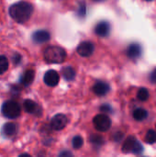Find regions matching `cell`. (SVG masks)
<instances>
[{"label": "cell", "instance_id": "obj_1", "mask_svg": "<svg viewBox=\"0 0 156 157\" xmlns=\"http://www.w3.org/2000/svg\"><path fill=\"white\" fill-rule=\"evenodd\" d=\"M33 13V6L25 1L17 2L9 8L10 17L18 23H24L29 19Z\"/></svg>", "mask_w": 156, "mask_h": 157}, {"label": "cell", "instance_id": "obj_2", "mask_svg": "<svg viewBox=\"0 0 156 157\" xmlns=\"http://www.w3.org/2000/svg\"><path fill=\"white\" fill-rule=\"evenodd\" d=\"M43 55L49 63H62L66 58V52L59 46H49L45 49Z\"/></svg>", "mask_w": 156, "mask_h": 157}, {"label": "cell", "instance_id": "obj_3", "mask_svg": "<svg viewBox=\"0 0 156 157\" xmlns=\"http://www.w3.org/2000/svg\"><path fill=\"white\" fill-rule=\"evenodd\" d=\"M1 112L4 117L13 120V119L19 117L21 109H20V106L18 103L13 100H7L2 105Z\"/></svg>", "mask_w": 156, "mask_h": 157}, {"label": "cell", "instance_id": "obj_4", "mask_svg": "<svg viewBox=\"0 0 156 157\" xmlns=\"http://www.w3.org/2000/svg\"><path fill=\"white\" fill-rule=\"evenodd\" d=\"M93 123H94L95 128L98 132H101L108 131L109 128L111 127V121L109 117L105 114L97 115L93 120Z\"/></svg>", "mask_w": 156, "mask_h": 157}, {"label": "cell", "instance_id": "obj_5", "mask_svg": "<svg viewBox=\"0 0 156 157\" xmlns=\"http://www.w3.org/2000/svg\"><path fill=\"white\" fill-rule=\"evenodd\" d=\"M67 117L63 114H56L51 121V127L55 131H61L67 125Z\"/></svg>", "mask_w": 156, "mask_h": 157}, {"label": "cell", "instance_id": "obj_6", "mask_svg": "<svg viewBox=\"0 0 156 157\" xmlns=\"http://www.w3.org/2000/svg\"><path fill=\"white\" fill-rule=\"evenodd\" d=\"M76 51L80 56L89 57L95 51V45L90 41H83L77 46Z\"/></svg>", "mask_w": 156, "mask_h": 157}, {"label": "cell", "instance_id": "obj_7", "mask_svg": "<svg viewBox=\"0 0 156 157\" xmlns=\"http://www.w3.org/2000/svg\"><path fill=\"white\" fill-rule=\"evenodd\" d=\"M44 83L49 86H56L60 81V75L59 74L54 70H49L45 73L43 77Z\"/></svg>", "mask_w": 156, "mask_h": 157}, {"label": "cell", "instance_id": "obj_8", "mask_svg": "<svg viewBox=\"0 0 156 157\" xmlns=\"http://www.w3.org/2000/svg\"><path fill=\"white\" fill-rule=\"evenodd\" d=\"M109 90H110V86L104 81H97L93 86L94 93L98 97L107 95L109 92Z\"/></svg>", "mask_w": 156, "mask_h": 157}, {"label": "cell", "instance_id": "obj_9", "mask_svg": "<svg viewBox=\"0 0 156 157\" xmlns=\"http://www.w3.org/2000/svg\"><path fill=\"white\" fill-rule=\"evenodd\" d=\"M95 32L99 37H107L110 33V24L107 21H101L97 23L95 28Z\"/></svg>", "mask_w": 156, "mask_h": 157}, {"label": "cell", "instance_id": "obj_10", "mask_svg": "<svg viewBox=\"0 0 156 157\" xmlns=\"http://www.w3.org/2000/svg\"><path fill=\"white\" fill-rule=\"evenodd\" d=\"M126 54L130 59H132V60L138 59L142 54L141 45L138 43H132V44L129 45V47L127 48V51H126Z\"/></svg>", "mask_w": 156, "mask_h": 157}, {"label": "cell", "instance_id": "obj_11", "mask_svg": "<svg viewBox=\"0 0 156 157\" xmlns=\"http://www.w3.org/2000/svg\"><path fill=\"white\" fill-rule=\"evenodd\" d=\"M51 39V35L47 30H37L32 35V40L36 43H44Z\"/></svg>", "mask_w": 156, "mask_h": 157}, {"label": "cell", "instance_id": "obj_12", "mask_svg": "<svg viewBox=\"0 0 156 157\" xmlns=\"http://www.w3.org/2000/svg\"><path fill=\"white\" fill-rule=\"evenodd\" d=\"M23 106H24V109L29 114H36L38 112L40 113V109L39 108L37 103L34 102L33 100H30V99L25 100Z\"/></svg>", "mask_w": 156, "mask_h": 157}, {"label": "cell", "instance_id": "obj_13", "mask_svg": "<svg viewBox=\"0 0 156 157\" xmlns=\"http://www.w3.org/2000/svg\"><path fill=\"white\" fill-rule=\"evenodd\" d=\"M34 76H35V72L33 70H28L23 74V75H22V77L20 79V82H21L22 85L28 86L33 82Z\"/></svg>", "mask_w": 156, "mask_h": 157}, {"label": "cell", "instance_id": "obj_14", "mask_svg": "<svg viewBox=\"0 0 156 157\" xmlns=\"http://www.w3.org/2000/svg\"><path fill=\"white\" fill-rule=\"evenodd\" d=\"M136 139L133 137V136H130L126 139L125 143L123 144L122 145V152L124 154H129V153H131L132 150H133V147H134V144L136 143Z\"/></svg>", "mask_w": 156, "mask_h": 157}, {"label": "cell", "instance_id": "obj_15", "mask_svg": "<svg viewBox=\"0 0 156 157\" xmlns=\"http://www.w3.org/2000/svg\"><path fill=\"white\" fill-rule=\"evenodd\" d=\"M3 132L7 137H12L17 133V125L12 122L6 123L3 126Z\"/></svg>", "mask_w": 156, "mask_h": 157}, {"label": "cell", "instance_id": "obj_16", "mask_svg": "<svg viewBox=\"0 0 156 157\" xmlns=\"http://www.w3.org/2000/svg\"><path fill=\"white\" fill-rule=\"evenodd\" d=\"M63 76L66 81H73L75 78V71L73 67L67 66L64 67L62 71Z\"/></svg>", "mask_w": 156, "mask_h": 157}, {"label": "cell", "instance_id": "obj_17", "mask_svg": "<svg viewBox=\"0 0 156 157\" xmlns=\"http://www.w3.org/2000/svg\"><path fill=\"white\" fill-rule=\"evenodd\" d=\"M147 116H148V111L144 109H137L133 112V118L138 121H142L145 120Z\"/></svg>", "mask_w": 156, "mask_h": 157}, {"label": "cell", "instance_id": "obj_18", "mask_svg": "<svg viewBox=\"0 0 156 157\" xmlns=\"http://www.w3.org/2000/svg\"><path fill=\"white\" fill-rule=\"evenodd\" d=\"M137 98H138V99L141 100V101H146V100L149 98V91H148V89L145 88V87L141 88V89L138 91Z\"/></svg>", "mask_w": 156, "mask_h": 157}, {"label": "cell", "instance_id": "obj_19", "mask_svg": "<svg viewBox=\"0 0 156 157\" xmlns=\"http://www.w3.org/2000/svg\"><path fill=\"white\" fill-rule=\"evenodd\" d=\"M8 69V60L4 55H0V75L6 72Z\"/></svg>", "mask_w": 156, "mask_h": 157}, {"label": "cell", "instance_id": "obj_20", "mask_svg": "<svg viewBox=\"0 0 156 157\" xmlns=\"http://www.w3.org/2000/svg\"><path fill=\"white\" fill-rule=\"evenodd\" d=\"M145 142L147 144H153L156 142V132L153 130H150L148 131V132L146 133V136H145Z\"/></svg>", "mask_w": 156, "mask_h": 157}, {"label": "cell", "instance_id": "obj_21", "mask_svg": "<svg viewBox=\"0 0 156 157\" xmlns=\"http://www.w3.org/2000/svg\"><path fill=\"white\" fill-rule=\"evenodd\" d=\"M84 144V140L81 136H75L73 139V147L74 149H79L83 146Z\"/></svg>", "mask_w": 156, "mask_h": 157}, {"label": "cell", "instance_id": "obj_22", "mask_svg": "<svg viewBox=\"0 0 156 157\" xmlns=\"http://www.w3.org/2000/svg\"><path fill=\"white\" fill-rule=\"evenodd\" d=\"M143 146L141 144L140 142L136 141V143H135V144H134V147H133V150H132V153H133L134 155H139L143 154Z\"/></svg>", "mask_w": 156, "mask_h": 157}, {"label": "cell", "instance_id": "obj_23", "mask_svg": "<svg viewBox=\"0 0 156 157\" xmlns=\"http://www.w3.org/2000/svg\"><path fill=\"white\" fill-rule=\"evenodd\" d=\"M86 13V4H85L84 2H82V3L80 4V6H79V8H78V10H77L76 14H77V16H79V17H85Z\"/></svg>", "mask_w": 156, "mask_h": 157}, {"label": "cell", "instance_id": "obj_24", "mask_svg": "<svg viewBox=\"0 0 156 157\" xmlns=\"http://www.w3.org/2000/svg\"><path fill=\"white\" fill-rule=\"evenodd\" d=\"M91 143L95 145H102L103 144V139L100 136H97V135H93L91 137Z\"/></svg>", "mask_w": 156, "mask_h": 157}, {"label": "cell", "instance_id": "obj_25", "mask_svg": "<svg viewBox=\"0 0 156 157\" xmlns=\"http://www.w3.org/2000/svg\"><path fill=\"white\" fill-rule=\"evenodd\" d=\"M12 61H13L14 64H16V65L19 64L20 63V61H21V55L18 54V53L14 54L13 57H12Z\"/></svg>", "mask_w": 156, "mask_h": 157}, {"label": "cell", "instance_id": "obj_26", "mask_svg": "<svg viewBox=\"0 0 156 157\" xmlns=\"http://www.w3.org/2000/svg\"><path fill=\"white\" fill-rule=\"evenodd\" d=\"M149 79H150L151 83H153V84H156V69H154V70L150 74Z\"/></svg>", "mask_w": 156, "mask_h": 157}, {"label": "cell", "instance_id": "obj_27", "mask_svg": "<svg viewBox=\"0 0 156 157\" xmlns=\"http://www.w3.org/2000/svg\"><path fill=\"white\" fill-rule=\"evenodd\" d=\"M123 137V133H121V132H119V133H116L115 134V136H114V140L116 141V142H119V141H120V139Z\"/></svg>", "mask_w": 156, "mask_h": 157}, {"label": "cell", "instance_id": "obj_28", "mask_svg": "<svg viewBox=\"0 0 156 157\" xmlns=\"http://www.w3.org/2000/svg\"><path fill=\"white\" fill-rule=\"evenodd\" d=\"M100 110L102 111V112H107V111H110L111 109H110V108H109V106H108V105H103L101 108H100Z\"/></svg>", "mask_w": 156, "mask_h": 157}, {"label": "cell", "instance_id": "obj_29", "mask_svg": "<svg viewBox=\"0 0 156 157\" xmlns=\"http://www.w3.org/2000/svg\"><path fill=\"white\" fill-rule=\"evenodd\" d=\"M60 156H72L73 155H72V153H70V152H67V151H64V152H62L60 155H59Z\"/></svg>", "mask_w": 156, "mask_h": 157}, {"label": "cell", "instance_id": "obj_30", "mask_svg": "<svg viewBox=\"0 0 156 157\" xmlns=\"http://www.w3.org/2000/svg\"><path fill=\"white\" fill-rule=\"evenodd\" d=\"M19 156H29V154H22V155H19Z\"/></svg>", "mask_w": 156, "mask_h": 157}, {"label": "cell", "instance_id": "obj_31", "mask_svg": "<svg viewBox=\"0 0 156 157\" xmlns=\"http://www.w3.org/2000/svg\"><path fill=\"white\" fill-rule=\"evenodd\" d=\"M95 2H102V1H105V0H93Z\"/></svg>", "mask_w": 156, "mask_h": 157}, {"label": "cell", "instance_id": "obj_32", "mask_svg": "<svg viewBox=\"0 0 156 157\" xmlns=\"http://www.w3.org/2000/svg\"><path fill=\"white\" fill-rule=\"evenodd\" d=\"M146 1H153V0H146Z\"/></svg>", "mask_w": 156, "mask_h": 157}]
</instances>
